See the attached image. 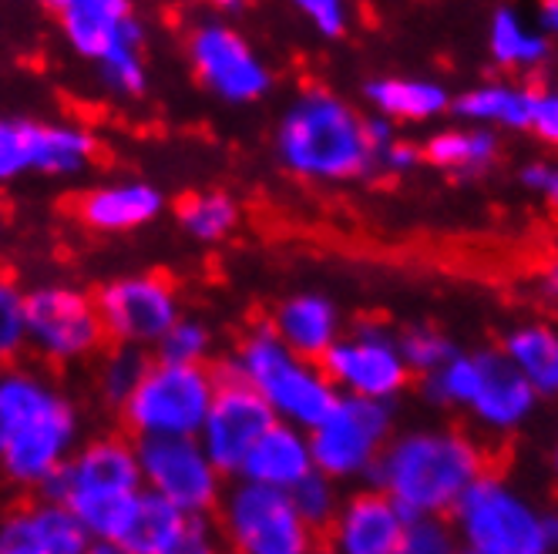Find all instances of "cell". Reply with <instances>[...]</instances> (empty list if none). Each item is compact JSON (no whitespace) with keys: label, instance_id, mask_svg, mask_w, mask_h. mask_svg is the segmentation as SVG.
Masks as SVG:
<instances>
[{"label":"cell","instance_id":"obj_1","mask_svg":"<svg viewBox=\"0 0 558 554\" xmlns=\"http://www.w3.org/2000/svg\"><path fill=\"white\" fill-rule=\"evenodd\" d=\"M492 470L488 444L454 423H417L393 433L371 473L408 521H451L461 497Z\"/></svg>","mask_w":558,"mask_h":554},{"label":"cell","instance_id":"obj_2","mask_svg":"<svg viewBox=\"0 0 558 554\" xmlns=\"http://www.w3.org/2000/svg\"><path fill=\"white\" fill-rule=\"evenodd\" d=\"M4 393V444L0 484L41 494L85 441V414L74 393L45 367L0 370Z\"/></svg>","mask_w":558,"mask_h":554},{"label":"cell","instance_id":"obj_3","mask_svg":"<svg viewBox=\"0 0 558 554\" xmlns=\"http://www.w3.org/2000/svg\"><path fill=\"white\" fill-rule=\"evenodd\" d=\"M279 169L310 185H350L377 175L364 135V111L327 85L300 88L272 128Z\"/></svg>","mask_w":558,"mask_h":554},{"label":"cell","instance_id":"obj_4","mask_svg":"<svg viewBox=\"0 0 558 554\" xmlns=\"http://www.w3.org/2000/svg\"><path fill=\"white\" fill-rule=\"evenodd\" d=\"M216 370L246 383L279 423L306 433L320 427L340 404V393L324 367L287 349L266 323H256L239 336Z\"/></svg>","mask_w":558,"mask_h":554},{"label":"cell","instance_id":"obj_5","mask_svg":"<svg viewBox=\"0 0 558 554\" xmlns=\"http://www.w3.org/2000/svg\"><path fill=\"white\" fill-rule=\"evenodd\" d=\"M142 491L138 444L122 430H101L82 441L68 464L34 497L64 504L92 541L114 538L129 504Z\"/></svg>","mask_w":558,"mask_h":554},{"label":"cell","instance_id":"obj_6","mask_svg":"<svg viewBox=\"0 0 558 554\" xmlns=\"http://www.w3.org/2000/svg\"><path fill=\"white\" fill-rule=\"evenodd\" d=\"M451 528L461 547L477 554H558V504L542 507L498 467L461 497Z\"/></svg>","mask_w":558,"mask_h":554},{"label":"cell","instance_id":"obj_7","mask_svg":"<svg viewBox=\"0 0 558 554\" xmlns=\"http://www.w3.org/2000/svg\"><path fill=\"white\" fill-rule=\"evenodd\" d=\"M108 336L95 293L71 280L27 286V353L45 370L88 367L105 353Z\"/></svg>","mask_w":558,"mask_h":554},{"label":"cell","instance_id":"obj_8","mask_svg":"<svg viewBox=\"0 0 558 554\" xmlns=\"http://www.w3.org/2000/svg\"><path fill=\"white\" fill-rule=\"evenodd\" d=\"M219 390L213 367H175L151 356V367L135 393L118 410L122 433L142 441H189L198 438Z\"/></svg>","mask_w":558,"mask_h":554},{"label":"cell","instance_id":"obj_9","mask_svg":"<svg viewBox=\"0 0 558 554\" xmlns=\"http://www.w3.org/2000/svg\"><path fill=\"white\" fill-rule=\"evenodd\" d=\"M101 155L98 135L74 118L0 114V188L27 175L54 182L85 178Z\"/></svg>","mask_w":558,"mask_h":554},{"label":"cell","instance_id":"obj_10","mask_svg":"<svg viewBox=\"0 0 558 554\" xmlns=\"http://www.w3.org/2000/svg\"><path fill=\"white\" fill-rule=\"evenodd\" d=\"M185 64L213 101L226 108H250L272 95L276 74L256 45L219 14L198 17L185 30Z\"/></svg>","mask_w":558,"mask_h":554},{"label":"cell","instance_id":"obj_11","mask_svg":"<svg viewBox=\"0 0 558 554\" xmlns=\"http://www.w3.org/2000/svg\"><path fill=\"white\" fill-rule=\"evenodd\" d=\"M226 554H313L320 534L296 514L293 497L250 481H229L213 514Z\"/></svg>","mask_w":558,"mask_h":554},{"label":"cell","instance_id":"obj_12","mask_svg":"<svg viewBox=\"0 0 558 554\" xmlns=\"http://www.w3.org/2000/svg\"><path fill=\"white\" fill-rule=\"evenodd\" d=\"M397 430L401 427H397L393 404L340 397L333 414L316 430H310L313 467L340 488H361L371 481L377 460L384 457Z\"/></svg>","mask_w":558,"mask_h":554},{"label":"cell","instance_id":"obj_13","mask_svg":"<svg viewBox=\"0 0 558 554\" xmlns=\"http://www.w3.org/2000/svg\"><path fill=\"white\" fill-rule=\"evenodd\" d=\"M324 373L337 386L340 397L393 404L404 397L414 383L397 330L384 320H356L320 360Z\"/></svg>","mask_w":558,"mask_h":554},{"label":"cell","instance_id":"obj_14","mask_svg":"<svg viewBox=\"0 0 558 554\" xmlns=\"http://www.w3.org/2000/svg\"><path fill=\"white\" fill-rule=\"evenodd\" d=\"M108 343L155 353L162 336L185 316L179 286L162 272H122L95 290Z\"/></svg>","mask_w":558,"mask_h":554},{"label":"cell","instance_id":"obj_15","mask_svg":"<svg viewBox=\"0 0 558 554\" xmlns=\"http://www.w3.org/2000/svg\"><path fill=\"white\" fill-rule=\"evenodd\" d=\"M138 470L142 491L162 497L185 518H213L229 484L195 438L142 441Z\"/></svg>","mask_w":558,"mask_h":554},{"label":"cell","instance_id":"obj_16","mask_svg":"<svg viewBox=\"0 0 558 554\" xmlns=\"http://www.w3.org/2000/svg\"><path fill=\"white\" fill-rule=\"evenodd\" d=\"M51 17L64 48L95 67L129 48H148V24L129 0H58Z\"/></svg>","mask_w":558,"mask_h":554},{"label":"cell","instance_id":"obj_17","mask_svg":"<svg viewBox=\"0 0 558 554\" xmlns=\"http://www.w3.org/2000/svg\"><path fill=\"white\" fill-rule=\"evenodd\" d=\"M471 353H474V386L464 417L471 420L477 438H495V441L514 438L518 430L529 427L542 401L522 380V373L508 364V356L498 346H482Z\"/></svg>","mask_w":558,"mask_h":554},{"label":"cell","instance_id":"obj_18","mask_svg":"<svg viewBox=\"0 0 558 554\" xmlns=\"http://www.w3.org/2000/svg\"><path fill=\"white\" fill-rule=\"evenodd\" d=\"M219 373V370H216ZM276 423L272 410L256 397V393L219 373V390L216 401L209 407V417L198 430V444L209 454V460L219 467L226 481H235L239 470H243L250 451L259 444V438Z\"/></svg>","mask_w":558,"mask_h":554},{"label":"cell","instance_id":"obj_19","mask_svg":"<svg viewBox=\"0 0 558 554\" xmlns=\"http://www.w3.org/2000/svg\"><path fill=\"white\" fill-rule=\"evenodd\" d=\"M169 209L166 192L138 175H114L88 185L74 199V216L95 235H132Z\"/></svg>","mask_w":558,"mask_h":554},{"label":"cell","instance_id":"obj_20","mask_svg":"<svg viewBox=\"0 0 558 554\" xmlns=\"http://www.w3.org/2000/svg\"><path fill=\"white\" fill-rule=\"evenodd\" d=\"M404 510L371 484L347 491L337 521L324 534L333 554H397L408 531Z\"/></svg>","mask_w":558,"mask_h":554},{"label":"cell","instance_id":"obj_21","mask_svg":"<svg viewBox=\"0 0 558 554\" xmlns=\"http://www.w3.org/2000/svg\"><path fill=\"white\" fill-rule=\"evenodd\" d=\"M88 531L48 497H27L0 510V554H88Z\"/></svg>","mask_w":558,"mask_h":554},{"label":"cell","instance_id":"obj_22","mask_svg":"<svg viewBox=\"0 0 558 554\" xmlns=\"http://www.w3.org/2000/svg\"><path fill=\"white\" fill-rule=\"evenodd\" d=\"M266 327L287 349L313 364H320L333 349V343L347 333L340 306L327 293H310V290L279 299L269 312Z\"/></svg>","mask_w":558,"mask_h":554},{"label":"cell","instance_id":"obj_23","mask_svg":"<svg viewBox=\"0 0 558 554\" xmlns=\"http://www.w3.org/2000/svg\"><path fill=\"white\" fill-rule=\"evenodd\" d=\"M538 88L514 77H492L477 82L454 95L451 114L461 125L488 128L495 135L501 132H532V111H535Z\"/></svg>","mask_w":558,"mask_h":554},{"label":"cell","instance_id":"obj_24","mask_svg":"<svg viewBox=\"0 0 558 554\" xmlns=\"http://www.w3.org/2000/svg\"><path fill=\"white\" fill-rule=\"evenodd\" d=\"M364 101L371 114L387 118L397 128H411L441 122L445 114H451L454 95L441 82H434V77L380 74L364 85Z\"/></svg>","mask_w":558,"mask_h":554},{"label":"cell","instance_id":"obj_25","mask_svg":"<svg viewBox=\"0 0 558 554\" xmlns=\"http://www.w3.org/2000/svg\"><path fill=\"white\" fill-rule=\"evenodd\" d=\"M313 470L316 467H313V451H310V433L276 420L259 438V444L250 451L243 470H239V481L290 494Z\"/></svg>","mask_w":558,"mask_h":554},{"label":"cell","instance_id":"obj_26","mask_svg":"<svg viewBox=\"0 0 558 554\" xmlns=\"http://www.w3.org/2000/svg\"><path fill=\"white\" fill-rule=\"evenodd\" d=\"M421 151L424 162L437 172H448L458 178H482L498 165L501 135L458 122V125L434 128L424 138Z\"/></svg>","mask_w":558,"mask_h":554},{"label":"cell","instance_id":"obj_27","mask_svg":"<svg viewBox=\"0 0 558 554\" xmlns=\"http://www.w3.org/2000/svg\"><path fill=\"white\" fill-rule=\"evenodd\" d=\"M498 349L535 390L538 401H558V323L548 320L514 323L501 336Z\"/></svg>","mask_w":558,"mask_h":554},{"label":"cell","instance_id":"obj_28","mask_svg":"<svg viewBox=\"0 0 558 554\" xmlns=\"http://www.w3.org/2000/svg\"><path fill=\"white\" fill-rule=\"evenodd\" d=\"M488 58L508 74H532L548 64L551 41L514 8H495L488 21Z\"/></svg>","mask_w":558,"mask_h":554},{"label":"cell","instance_id":"obj_29","mask_svg":"<svg viewBox=\"0 0 558 554\" xmlns=\"http://www.w3.org/2000/svg\"><path fill=\"white\" fill-rule=\"evenodd\" d=\"M175 225L195 246H222L243 225V206L226 188H195L172 206Z\"/></svg>","mask_w":558,"mask_h":554},{"label":"cell","instance_id":"obj_30","mask_svg":"<svg viewBox=\"0 0 558 554\" xmlns=\"http://www.w3.org/2000/svg\"><path fill=\"white\" fill-rule=\"evenodd\" d=\"M185 521H189L185 514H179L162 497L138 491L125 510L122 525H118L111 544H118L129 554H162L182 534Z\"/></svg>","mask_w":558,"mask_h":554},{"label":"cell","instance_id":"obj_31","mask_svg":"<svg viewBox=\"0 0 558 554\" xmlns=\"http://www.w3.org/2000/svg\"><path fill=\"white\" fill-rule=\"evenodd\" d=\"M148 367H151V353L108 343L105 353L92 364V390L98 404L118 414L142 383V377L148 373Z\"/></svg>","mask_w":558,"mask_h":554},{"label":"cell","instance_id":"obj_32","mask_svg":"<svg viewBox=\"0 0 558 554\" xmlns=\"http://www.w3.org/2000/svg\"><path fill=\"white\" fill-rule=\"evenodd\" d=\"M27 356V286L0 269V370H14Z\"/></svg>","mask_w":558,"mask_h":554},{"label":"cell","instance_id":"obj_33","mask_svg":"<svg viewBox=\"0 0 558 554\" xmlns=\"http://www.w3.org/2000/svg\"><path fill=\"white\" fill-rule=\"evenodd\" d=\"M397 343H401V356L411 370L414 380H427L437 370H445L454 356L461 353L458 343L437 327L427 323H414L408 330H397Z\"/></svg>","mask_w":558,"mask_h":554},{"label":"cell","instance_id":"obj_34","mask_svg":"<svg viewBox=\"0 0 558 554\" xmlns=\"http://www.w3.org/2000/svg\"><path fill=\"white\" fill-rule=\"evenodd\" d=\"M216 349V333L203 320V316L185 312L182 320L162 336V343L155 346V360L175 364V367H209Z\"/></svg>","mask_w":558,"mask_h":554},{"label":"cell","instance_id":"obj_35","mask_svg":"<svg viewBox=\"0 0 558 554\" xmlns=\"http://www.w3.org/2000/svg\"><path fill=\"white\" fill-rule=\"evenodd\" d=\"M290 497H293L296 514L306 521V528L316 531V534H320V541H324V534L337 521V514H340V504H343L347 491L337 481H330V478H324V473L313 470L303 484H296L290 491Z\"/></svg>","mask_w":558,"mask_h":554},{"label":"cell","instance_id":"obj_36","mask_svg":"<svg viewBox=\"0 0 558 554\" xmlns=\"http://www.w3.org/2000/svg\"><path fill=\"white\" fill-rule=\"evenodd\" d=\"M397 554H461L451 521H411Z\"/></svg>","mask_w":558,"mask_h":554},{"label":"cell","instance_id":"obj_37","mask_svg":"<svg viewBox=\"0 0 558 554\" xmlns=\"http://www.w3.org/2000/svg\"><path fill=\"white\" fill-rule=\"evenodd\" d=\"M296 11L324 41H340V37H347L350 21H353L343 0H300Z\"/></svg>","mask_w":558,"mask_h":554},{"label":"cell","instance_id":"obj_38","mask_svg":"<svg viewBox=\"0 0 558 554\" xmlns=\"http://www.w3.org/2000/svg\"><path fill=\"white\" fill-rule=\"evenodd\" d=\"M162 554H226V544L213 518H189L182 534Z\"/></svg>","mask_w":558,"mask_h":554},{"label":"cell","instance_id":"obj_39","mask_svg":"<svg viewBox=\"0 0 558 554\" xmlns=\"http://www.w3.org/2000/svg\"><path fill=\"white\" fill-rule=\"evenodd\" d=\"M518 182L535 192L542 202L558 209V158H532L518 169Z\"/></svg>","mask_w":558,"mask_h":554},{"label":"cell","instance_id":"obj_40","mask_svg":"<svg viewBox=\"0 0 558 554\" xmlns=\"http://www.w3.org/2000/svg\"><path fill=\"white\" fill-rule=\"evenodd\" d=\"M532 135L542 145L558 148V88H538L532 111Z\"/></svg>","mask_w":558,"mask_h":554},{"label":"cell","instance_id":"obj_41","mask_svg":"<svg viewBox=\"0 0 558 554\" xmlns=\"http://www.w3.org/2000/svg\"><path fill=\"white\" fill-rule=\"evenodd\" d=\"M424 165V151L417 141L411 138H397L380 158H377V172H387V175H411Z\"/></svg>","mask_w":558,"mask_h":554},{"label":"cell","instance_id":"obj_42","mask_svg":"<svg viewBox=\"0 0 558 554\" xmlns=\"http://www.w3.org/2000/svg\"><path fill=\"white\" fill-rule=\"evenodd\" d=\"M364 135H367V145H371V155H374V162L377 158L401 138V128L390 125L387 118H377V114H364Z\"/></svg>","mask_w":558,"mask_h":554},{"label":"cell","instance_id":"obj_43","mask_svg":"<svg viewBox=\"0 0 558 554\" xmlns=\"http://www.w3.org/2000/svg\"><path fill=\"white\" fill-rule=\"evenodd\" d=\"M535 27L555 45L558 41V0H545V4L535 11Z\"/></svg>","mask_w":558,"mask_h":554},{"label":"cell","instance_id":"obj_44","mask_svg":"<svg viewBox=\"0 0 558 554\" xmlns=\"http://www.w3.org/2000/svg\"><path fill=\"white\" fill-rule=\"evenodd\" d=\"M542 293H545L548 306L558 312V259H551L542 272Z\"/></svg>","mask_w":558,"mask_h":554},{"label":"cell","instance_id":"obj_45","mask_svg":"<svg viewBox=\"0 0 558 554\" xmlns=\"http://www.w3.org/2000/svg\"><path fill=\"white\" fill-rule=\"evenodd\" d=\"M548 473H551V484L558 491V441L551 444V454H548Z\"/></svg>","mask_w":558,"mask_h":554},{"label":"cell","instance_id":"obj_46","mask_svg":"<svg viewBox=\"0 0 558 554\" xmlns=\"http://www.w3.org/2000/svg\"><path fill=\"white\" fill-rule=\"evenodd\" d=\"M88 554H129V551H122L118 544H108V541H95Z\"/></svg>","mask_w":558,"mask_h":554},{"label":"cell","instance_id":"obj_47","mask_svg":"<svg viewBox=\"0 0 558 554\" xmlns=\"http://www.w3.org/2000/svg\"><path fill=\"white\" fill-rule=\"evenodd\" d=\"M8 229V202H4V195H0V235H4Z\"/></svg>","mask_w":558,"mask_h":554},{"label":"cell","instance_id":"obj_48","mask_svg":"<svg viewBox=\"0 0 558 554\" xmlns=\"http://www.w3.org/2000/svg\"><path fill=\"white\" fill-rule=\"evenodd\" d=\"M0 444H4V393H0Z\"/></svg>","mask_w":558,"mask_h":554},{"label":"cell","instance_id":"obj_49","mask_svg":"<svg viewBox=\"0 0 558 554\" xmlns=\"http://www.w3.org/2000/svg\"><path fill=\"white\" fill-rule=\"evenodd\" d=\"M313 554H333V551H330V547H324V544H320V547H316V551H313Z\"/></svg>","mask_w":558,"mask_h":554},{"label":"cell","instance_id":"obj_50","mask_svg":"<svg viewBox=\"0 0 558 554\" xmlns=\"http://www.w3.org/2000/svg\"><path fill=\"white\" fill-rule=\"evenodd\" d=\"M461 554H477V551H468V547H461Z\"/></svg>","mask_w":558,"mask_h":554}]
</instances>
